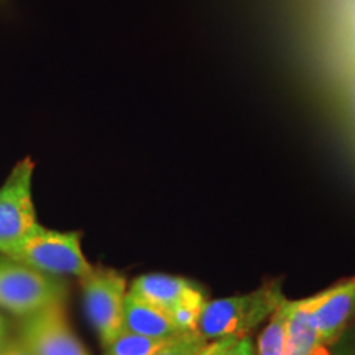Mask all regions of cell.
<instances>
[{"label": "cell", "instance_id": "obj_1", "mask_svg": "<svg viewBox=\"0 0 355 355\" xmlns=\"http://www.w3.org/2000/svg\"><path fill=\"white\" fill-rule=\"evenodd\" d=\"M282 283L268 282L245 295L207 301L198 322V332L204 339L245 337L285 303Z\"/></svg>", "mask_w": 355, "mask_h": 355}, {"label": "cell", "instance_id": "obj_2", "mask_svg": "<svg viewBox=\"0 0 355 355\" xmlns=\"http://www.w3.org/2000/svg\"><path fill=\"white\" fill-rule=\"evenodd\" d=\"M66 285L61 279L30 268L10 257H0V308L30 316L50 306L64 304Z\"/></svg>", "mask_w": 355, "mask_h": 355}, {"label": "cell", "instance_id": "obj_3", "mask_svg": "<svg viewBox=\"0 0 355 355\" xmlns=\"http://www.w3.org/2000/svg\"><path fill=\"white\" fill-rule=\"evenodd\" d=\"M33 162L30 158L13 168L0 188V254L10 255L38 229L32 199Z\"/></svg>", "mask_w": 355, "mask_h": 355}, {"label": "cell", "instance_id": "obj_4", "mask_svg": "<svg viewBox=\"0 0 355 355\" xmlns=\"http://www.w3.org/2000/svg\"><path fill=\"white\" fill-rule=\"evenodd\" d=\"M7 257L46 275H74L84 278L94 268L83 254L81 235L48 230L42 225H38L24 245Z\"/></svg>", "mask_w": 355, "mask_h": 355}, {"label": "cell", "instance_id": "obj_5", "mask_svg": "<svg viewBox=\"0 0 355 355\" xmlns=\"http://www.w3.org/2000/svg\"><path fill=\"white\" fill-rule=\"evenodd\" d=\"M81 283L89 321L105 347L123 331L127 279L115 270L92 268Z\"/></svg>", "mask_w": 355, "mask_h": 355}, {"label": "cell", "instance_id": "obj_6", "mask_svg": "<svg viewBox=\"0 0 355 355\" xmlns=\"http://www.w3.org/2000/svg\"><path fill=\"white\" fill-rule=\"evenodd\" d=\"M20 334V343L33 355H89L71 329L64 304L50 306L25 316Z\"/></svg>", "mask_w": 355, "mask_h": 355}, {"label": "cell", "instance_id": "obj_7", "mask_svg": "<svg viewBox=\"0 0 355 355\" xmlns=\"http://www.w3.org/2000/svg\"><path fill=\"white\" fill-rule=\"evenodd\" d=\"M355 319V277L319 293L313 322L326 345L336 344Z\"/></svg>", "mask_w": 355, "mask_h": 355}, {"label": "cell", "instance_id": "obj_8", "mask_svg": "<svg viewBox=\"0 0 355 355\" xmlns=\"http://www.w3.org/2000/svg\"><path fill=\"white\" fill-rule=\"evenodd\" d=\"M128 293L139 296L140 300L157 306V308L168 311V313L175 306L183 304L186 301L206 300V291L198 283L183 277L163 273L141 275L133 279Z\"/></svg>", "mask_w": 355, "mask_h": 355}, {"label": "cell", "instance_id": "obj_9", "mask_svg": "<svg viewBox=\"0 0 355 355\" xmlns=\"http://www.w3.org/2000/svg\"><path fill=\"white\" fill-rule=\"evenodd\" d=\"M318 300L319 293L304 300L288 301L285 355H329L313 322Z\"/></svg>", "mask_w": 355, "mask_h": 355}, {"label": "cell", "instance_id": "obj_10", "mask_svg": "<svg viewBox=\"0 0 355 355\" xmlns=\"http://www.w3.org/2000/svg\"><path fill=\"white\" fill-rule=\"evenodd\" d=\"M123 331L153 339H168L178 334L170 313L127 293L123 303Z\"/></svg>", "mask_w": 355, "mask_h": 355}, {"label": "cell", "instance_id": "obj_11", "mask_svg": "<svg viewBox=\"0 0 355 355\" xmlns=\"http://www.w3.org/2000/svg\"><path fill=\"white\" fill-rule=\"evenodd\" d=\"M288 300L272 314L257 343L255 355H285Z\"/></svg>", "mask_w": 355, "mask_h": 355}, {"label": "cell", "instance_id": "obj_12", "mask_svg": "<svg viewBox=\"0 0 355 355\" xmlns=\"http://www.w3.org/2000/svg\"><path fill=\"white\" fill-rule=\"evenodd\" d=\"M170 339L171 337H168V339H153V337L122 331L112 343L105 345L104 355H153Z\"/></svg>", "mask_w": 355, "mask_h": 355}, {"label": "cell", "instance_id": "obj_13", "mask_svg": "<svg viewBox=\"0 0 355 355\" xmlns=\"http://www.w3.org/2000/svg\"><path fill=\"white\" fill-rule=\"evenodd\" d=\"M209 344L198 331L173 336L153 355H198Z\"/></svg>", "mask_w": 355, "mask_h": 355}, {"label": "cell", "instance_id": "obj_14", "mask_svg": "<svg viewBox=\"0 0 355 355\" xmlns=\"http://www.w3.org/2000/svg\"><path fill=\"white\" fill-rule=\"evenodd\" d=\"M207 300H196V301H186L183 304H178L170 311L171 321L175 324L178 334L183 332L196 331L199 318L206 306Z\"/></svg>", "mask_w": 355, "mask_h": 355}, {"label": "cell", "instance_id": "obj_15", "mask_svg": "<svg viewBox=\"0 0 355 355\" xmlns=\"http://www.w3.org/2000/svg\"><path fill=\"white\" fill-rule=\"evenodd\" d=\"M198 355H255V345L248 336L224 337L207 344Z\"/></svg>", "mask_w": 355, "mask_h": 355}, {"label": "cell", "instance_id": "obj_16", "mask_svg": "<svg viewBox=\"0 0 355 355\" xmlns=\"http://www.w3.org/2000/svg\"><path fill=\"white\" fill-rule=\"evenodd\" d=\"M0 355H33V354L32 350L21 343H13V344H7L6 349L0 352Z\"/></svg>", "mask_w": 355, "mask_h": 355}, {"label": "cell", "instance_id": "obj_17", "mask_svg": "<svg viewBox=\"0 0 355 355\" xmlns=\"http://www.w3.org/2000/svg\"><path fill=\"white\" fill-rule=\"evenodd\" d=\"M0 336H7V321L0 316Z\"/></svg>", "mask_w": 355, "mask_h": 355}, {"label": "cell", "instance_id": "obj_18", "mask_svg": "<svg viewBox=\"0 0 355 355\" xmlns=\"http://www.w3.org/2000/svg\"><path fill=\"white\" fill-rule=\"evenodd\" d=\"M347 355H355V336L352 337V340H350V344H349Z\"/></svg>", "mask_w": 355, "mask_h": 355}, {"label": "cell", "instance_id": "obj_19", "mask_svg": "<svg viewBox=\"0 0 355 355\" xmlns=\"http://www.w3.org/2000/svg\"><path fill=\"white\" fill-rule=\"evenodd\" d=\"M8 344L7 340V336H0V352H2L3 349H6V345Z\"/></svg>", "mask_w": 355, "mask_h": 355}]
</instances>
